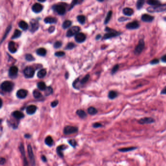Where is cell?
Segmentation results:
<instances>
[{
    "label": "cell",
    "instance_id": "obj_1",
    "mask_svg": "<svg viewBox=\"0 0 166 166\" xmlns=\"http://www.w3.org/2000/svg\"><path fill=\"white\" fill-rule=\"evenodd\" d=\"M105 30L107 32L106 34H105L104 35L103 39L104 40H107L111 38H113L116 37L117 36H119L122 33L121 32H118L116 30H115L113 29L110 28L108 27H106L105 29Z\"/></svg>",
    "mask_w": 166,
    "mask_h": 166
},
{
    "label": "cell",
    "instance_id": "obj_2",
    "mask_svg": "<svg viewBox=\"0 0 166 166\" xmlns=\"http://www.w3.org/2000/svg\"><path fill=\"white\" fill-rule=\"evenodd\" d=\"M147 10L150 13L162 12L165 11H166V4H160L156 6L148 7Z\"/></svg>",
    "mask_w": 166,
    "mask_h": 166
},
{
    "label": "cell",
    "instance_id": "obj_3",
    "mask_svg": "<svg viewBox=\"0 0 166 166\" xmlns=\"http://www.w3.org/2000/svg\"><path fill=\"white\" fill-rule=\"evenodd\" d=\"M14 87V84L13 83L9 81H4L1 85V89L3 91L6 92H11Z\"/></svg>",
    "mask_w": 166,
    "mask_h": 166
},
{
    "label": "cell",
    "instance_id": "obj_4",
    "mask_svg": "<svg viewBox=\"0 0 166 166\" xmlns=\"http://www.w3.org/2000/svg\"><path fill=\"white\" fill-rule=\"evenodd\" d=\"M145 47V42L143 39H140L134 50V53L136 55H139L143 51Z\"/></svg>",
    "mask_w": 166,
    "mask_h": 166
},
{
    "label": "cell",
    "instance_id": "obj_5",
    "mask_svg": "<svg viewBox=\"0 0 166 166\" xmlns=\"http://www.w3.org/2000/svg\"><path fill=\"white\" fill-rule=\"evenodd\" d=\"M24 74L26 78L30 79L33 78L35 74L34 69L30 66L26 67L24 70Z\"/></svg>",
    "mask_w": 166,
    "mask_h": 166
},
{
    "label": "cell",
    "instance_id": "obj_6",
    "mask_svg": "<svg viewBox=\"0 0 166 166\" xmlns=\"http://www.w3.org/2000/svg\"><path fill=\"white\" fill-rule=\"evenodd\" d=\"M79 30L80 28L79 26H73L67 31L66 33V36L67 37H71L74 36V35L75 36L76 35L79 33Z\"/></svg>",
    "mask_w": 166,
    "mask_h": 166
},
{
    "label": "cell",
    "instance_id": "obj_7",
    "mask_svg": "<svg viewBox=\"0 0 166 166\" xmlns=\"http://www.w3.org/2000/svg\"><path fill=\"white\" fill-rule=\"evenodd\" d=\"M78 131V128L76 127L67 126L63 129V133L65 135H69L77 133Z\"/></svg>",
    "mask_w": 166,
    "mask_h": 166
},
{
    "label": "cell",
    "instance_id": "obj_8",
    "mask_svg": "<svg viewBox=\"0 0 166 166\" xmlns=\"http://www.w3.org/2000/svg\"><path fill=\"white\" fill-rule=\"evenodd\" d=\"M27 151H28V156L29 158V160L30 163L32 166H35V161L34 155L33 151L32 148L30 145H28L27 146Z\"/></svg>",
    "mask_w": 166,
    "mask_h": 166
},
{
    "label": "cell",
    "instance_id": "obj_9",
    "mask_svg": "<svg viewBox=\"0 0 166 166\" xmlns=\"http://www.w3.org/2000/svg\"><path fill=\"white\" fill-rule=\"evenodd\" d=\"M52 8L59 15H63L66 12L65 8L62 5H55L53 6Z\"/></svg>",
    "mask_w": 166,
    "mask_h": 166
},
{
    "label": "cell",
    "instance_id": "obj_10",
    "mask_svg": "<svg viewBox=\"0 0 166 166\" xmlns=\"http://www.w3.org/2000/svg\"><path fill=\"white\" fill-rule=\"evenodd\" d=\"M140 24L137 20H134L132 22L128 23L126 25V28L129 30H134L139 28Z\"/></svg>",
    "mask_w": 166,
    "mask_h": 166
},
{
    "label": "cell",
    "instance_id": "obj_11",
    "mask_svg": "<svg viewBox=\"0 0 166 166\" xmlns=\"http://www.w3.org/2000/svg\"><path fill=\"white\" fill-rule=\"evenodd\" d=\"M155 122V120L152 118V117H143V118L139 120L138 121V123H139L140 124H151Z\"/></svg>",
    "mask_w": 166,
    "mask_h": 166
},
{
    "label": "cell",
    "instance_id": "obj_12",
    "mask_svg": "<svg viewBox=\"0 0 166 166\" xmlns=\"http://www.w3.org/2000/svg\"><path fill=\"white\" fill-rule=\"evenodd\" d=\"M30 31L32 32H34L36 31L38 29L39 25L38 22L36 20H32L30 22Z\"/></svg>",
    "mask_w": 166,
    "mask_h": 166
},
{
    "label": "cell",
    "instance_id": "obj_13",
    "mask_svg": "<svg viewBox=\"0 0 166 166\" xmlns=\"http://www.w3.org/2000/svg\"><path fill=\"white\" fill-rule=\"evenodd\" d=\"M18 72V67L15 66H12L10 68L8 71L9 76L11 78H15L16 76L17 75Z\"/></svg>",
    "mask_w": 166,
    "mask_h": 166
},
{
    "label": "cell",
    "instance_id": "obj_14",
    "mask_svg": "<svg viewBox=\"0 0 166 166\" xmlns=\"http://www.w3.org/2000/svg\"><path fill=\"white\" fill-rule=\"evenodd\" d=\"M154 17L153 16L148 14H144L141 16V20L144 22L146 23H151L154 20Z\"/></svg>",
    "mask_w": 166,
    "mask_h": 166
},
{
    "label": "cell",
    "instance_id": "obj_15",
    "mask_svg": "<svg viewBox=\"0 0 166 166\" xmlns=\"http://www.w3.org/2000/svg\"><path fill=\"white\" fill-rule=\"evenodd\" d=\"M75 40L78 43H82L85 40L86 36L82 33H79L75 36Z\"/></svg>",
    "mask_w": 166,
    "mask_h": 166
},
{
    "label": "cell",
    "instance_id": "obj_16",
    "mask_svg": "<svg viewBox=\"0 0 166 166\" xmlns=\"http://www.w3.org/2000/svg\"><path fill=\"white\" fill-rule=\"evenodd\" d=\"M19 149L20 151V153H21L23 158V160H24V166H29L28 165V162L27 161L26 158L25 157V151H24V147L23 145L21 143L19 147Z\"/></svg>",
    "mask_w": 166,
    "mask_h": 166
},
{
    "label": "cell",
    "instance_id": "obj_17",
    "mask_svg": "<svg viewBox=\"0 0 166 166\" xmlns=\"http://www.w3.org/2000/svg\"><path fill=\"white\" fill-rule=\"evenodd\" d=\"M43 9V6L40 3H36L33 5L32 10L35 13H40Z\"/></svg>",
    "mask_w": 166,
    "mask_h": 166
},
{
    "label": "cell",
    "instance_id": "obj_18",
    "mask_svg": "<svg viewBox=\"0 0 166 166\" xmlns=\"http://www.w3.org/2000/svg\"><path fill=\"white\" fill-rule=\"evenodd\" d=\"M27 95V92L25 89H20L17 91L16 95L19 99H24Z\"/></svg>",
    "mask_w": 166,
    "mask_h": 166
},
{
    "label": "cell",
    "instance_id": "obj_19",
    "mask_svg": "<svg viewBox=\"0 0 166 166\" xmlns=\"http://www.w3.org/2000/svg\"><path fill=\"white\" fill-rule=\"evenodd\" d=\"M37 110V107L34 105H29L26 108V113L29 115H32L35 113Z\"/></svg>",
    "mask_w": 166,
    "mask_h": 166
},
{
    "label": "cell",
    "instance_id": "obj_20",
    "mask_svg": "<svg viewBox=\"0 0 166 166\" xmlns=\"http://www.w3.org/2000/svg\"><path fill=\"white\" fill-rule=\"evenodd\" d=\"M122 11L124 15L127 16H132L134 13V10L130 8H123Z\"/></svg>",
    "mask_w": 166,
    "mask_h": 166
},
{
    "label": "cell",
    "instance_id": "obj_21",
    "mask_svg": "<svg viewBox=\"0 0 166 166\" xmlns=\"http://www.w3.org/2000/svg\"><path fill=\"white\" fill-rule=\"evenodd\" d=\"M12 115L14 117H15V119H22L24 118V114L21 112L19 111H16L13 112Z\"/></svg>",
    "mask_w": 166,
    "mask_h": 166
},
{
    "label": "cell",
    "instance_id": "obj_22",
    "mask_svg": "<svg viewBox=\"0 0 166 166\" xmlns=\"http://www.w3.org/2000/svg\"><path fill=\"white\" fill-rule=\"evenodd\" d=\"M8 49L11 53H15L17 52V48L15 46V43L13 41H10L8 45Z\"/></svg>",
    "mask_w": 166,
    "mask_h": 166
},
{
    "label": "cell",
    "instance_id": "obj_23",
    "mask_svg": "<svg viewBox=\"0 0 166 166\" xmlns=\"http://www.w3.org/2000/svg\"><path fill=\"white\" fill-rule=\"evenodd\" d=\"M44 21L46 24H54L57 23V19L55 18L48 17L45 18Z\"/></svg>",
    "mask_w": 166,
    "mask_h": 166
},
{
    "label": "cell",
    "instance_id": "obj_24",
    "mask_svg": "<svg viewBox=\"0 0 166 166\" xmlns=\"http://www.w3.org/2000/svg\"><path fill=\"white\" fill-rule=\"evenodd\" d=\"M19 26L24 31H26L28 28V25L24 20H21L19 23Z\"/></svg>",
    "mask_w": 166,
    "mask_h": 166
},
{
    "label": "cell",
    "instance_id": "obj_25",
    "mask_svg": "<svg viewBox=\"0 0 166 166\" xmlns=\"http://www.w3.org/2000/svg\"><path fill=\"white\" fill-rule=\"evenodd\" d=\"M137 148L135 147H127V148H122L119 149L118 150L120 152L122 153H125V152H129L130 151H133L136 150Z\"/></svg>",
    "mask_w": 166,
    "mask_h": 166
},
{
    "label": "cell",
    "instance_id": "obj_26",
    "mask_svg": "<svg viewBox=\"0 0 166 166\" xmlns=\"http://www.w3.org/2000/svg\"><path fill=\"white\" fill-rule=\"evenodd\" d=\"M118 96V93L115 91H110L108 93V98L110 99H114Z\"/></svg>",
    "mask_w": 166,
    "mask_h": 166
},
{
    "label": "cell",
    "instance_id": "obj_27",
    "mask_svg": "<svg viewBox=\"0 0 166 166\" xmlns=\"http://www.w3.org/2000/svg\"><path fill=\"white\" fill-rule=\"evenodd\" d=\"M36 53L39 56H44L46 54V50L43 48H40L37 50Z\"/></svg>",
    "mask_w": 166,
    "mask_h": 166
},
{
    "label": "cell",
    "instance_id": "obj_28",
    "mask_svg": "<svg viewBox=\"0 0 166 166\" xmlns=\"http://www.w3.org/2000/svg\"><path fill=\"white\" fill-rule=\"evenodd\" d=\"M46 74V71L44 69H42L40 70L37 74V77L40 79L44 78Z\"/></svg>",
    "mask_w": 166,
    "mask_h": 166
},
{
    "label": "cell",
    "instance_id": "obj_29",
    "mask_svg": "<svg viewBox=\"0 0 166 166\" xmlns=\"http://www.w3.org/2000/svg\"><path fill=\"white\" fill-rule=\"evenodd\" d=\"M65 149V146H59V147H58V148H57V152L58 154V155L60 156V157H63V151Z\"/></svg>",
    "mask_w": 166,
    "mask_h": 166
},
{
    "label": "cell",
    "instance_id": "obj_30",
    "mask_svg": "<svg viewBox=\"0 0 166 166\" xmlns=\"http://www.w3.org/2000/svg\"><path fill=\"white\" fill-rule=\"evenodd\" d=\"M45 143L48 146H52L53 144V140L52 137L50 136L46 137L45 139Z\"/></svg>",
    "mask_w": 166,
    "mask_h": 166
},
{
    "label": "cell",
    "instance_id": "obj_31",
    "mask_svg": "<svg viewBox=\"0 0 166 166\" xmlns=\"http://www.w3.org/2000/svg\"><path fill=\"white\" fill-rule=\"evenodd\" d=\"M147 3L149 4L151 6H156V5H159L161 4V2L159 1H156V0H149V1H147Z\"/></svg>",
    "mask_w": 166,
    "mask_h": 166
},
{
    "label": "cell",
    "instance_id": "obj_32",
    "mask_svg": "<svg viewBox=\"0 0 166 166\" xmlns=\"http://www.w3.org/2000/svg\"><path fill=\"white\" fill-rule=\"evenodd\" d=\"M37 87L39 90L41 91H45V90L46 89V86L45 84V83L43 81L39 82L37 84Z\"/></svg>",
    "mask_w": 166,
    "mask_h": 166
},
{
    "label": "cell",
    "instance_id": "obj_33",
    "mask_svg": "<svg viewBox=\"0 0 166 166\" xmlns=\"http://www.w3.org/2000/svg\"><path fill=\"white\" fill-rule=\"evenodd\" d=\"M22 34V32L19 30L16 29L15 30L14 33L12 37H11V39H16L20 37Z\"/></svg>",
    "mask_w": 166,
    "mask_h": 166
},
{
    "label": "cell",
    "instance_id": "obj_34",
    "mask_svg": "<svg viewBox=\"0 0 166 166\" xmlns=\"http://www.w3.org/2000/svg\"><path fill=\"white\" fill-rule=\"evenodd\" d=\"M76 113H77V115H79L81 119H85L86 117V114L84 111L82 110H78Z\"/></svg>",
    "mask_w": 166,
    "mask_h": 166
},
{
    "label": "cell",
    "instance_id": "obj_35",
    "mask_svg": "<svg viewBox=\"0 0 166 166\" xmlns=\"http://www.w3.org/2000/svg\"><path fill=\"white\" fill-rule=\"evenodd\" d=\"M88 113L91 115H95L98 113V111L95 108L93 107H90L88 109Z\"/></svg>",
    "mask_w": 166,
    "mask_h": 166
},
{
    "label": "cell",
    "instance_id": "obj_36",
    "mask_svg": "<svg viewBox=\"0 0 166 166\" xmlns=\"http://www.w3.org/2000/svg\"><path fill=\"white\" fill-rule=\"evenodd\" d=\"M72 24V22L71 21L69 20H66L63 22V28L64 29H67L68 28H69V27H70Z\"/></svg>",
    "mask_w": 166,
    "mask_h": 166
},
{
    "label": "cell",
    "instance_id": "obj_37",
    "mask_svg": "<svg viewBox=\"0 0 166 166\" xmlns=\"http://www.w3.org/2000/svg\"><path fill=\"white\" fill-rule=\"evenodd\" d=\"M145 2V1H144V0H138V1H137L136 4L137 9L138 10L140 9L144 5Z\"/></svg>",
    "mask_w": 166,
    "mask_h": 166
},
{
    "label": "cell",
    "instance_id": "obj_38",
    "mask_svg": "<svg viewBox=\"0 0 166 166\" xmlns=\"http://www.w3.org/2000/svg\"><path fill=\"white\" fill-rule=\"evenodd\" d=\"M112 14H113V12L112 11H109L108 12L107 15L106 16V17L105 19V20H104V24H106L109 23V22L111 20V17H112Z\"/></svg>",
    "mask_w": 166,
    "mask_h": 166
},
{
    "label": "cell",
    "instance_id": "obj_39",
    "mask_svg": "<svg viewBox=\"0 0 166 166\" xmlns=\"http://www.w3.org/2000/svg\"><path fill=\"white\" fill-rule=\"evenodd\" d=\"M33 95L35 99H39L41 96L40 92L39 90H34L33 92Z\"/></svg>",
    "mask_w": 166,
    "mask_h": 166
},
{
    "label": "cell",
    "instance_id": "obj_40",
    "mask_svg": "<svg viewBox=\"0 0 166 166\" xmlns=\"http://www.w3.org/2000/svg\"><path fill=\"white\" fill-rule=\"evenodd\" d=\"M77 20L80 24H84L85 22V17L83 15H79L77 17Z\"/></svg>",
    "mask_w": 166,
    "mask_h": 166
},
{
    "label": "cell",
    "instance_id": "obj_41",
    "mask_svg": "<svg viewBox=\"0 0 166 166\" xmlns=\"http://www.w3.org/2000/svg\"><path fill=\"white\" fill-rule=\"evenodd\" d=\"M53 93V89L51 87H47L44 91V94L46 96L50 95Z\"/></svg>",
    "mask_w": 166,
    "mask_h": 166
},
{
    "label": "cell",
    "instance_id": "obj_42",
    "mask_svg": "<svg viewBox=\"0 0 166 166\" xmlns=\"http://www.w3.org/2000/svg\"><path fill=\"white\" fill-rule=\"evenodd\" d=\"M119 64H116L115 65L113 68H112V70H111V74L112 75H114L117 71H118L119 69Z\"/></svg>",
    "mask_w": 166,
    "mask_h": 166
},
{
    "label": "cell",
    "instance_id": "obj_43",
    "mask_svg": "<svg viewBox=\"0 0 166 166\" xmlns=\"http://www.w3.org/2000/svg\"><path fill=\"white\" fill-rule=\"evenodd\" d=\"M25 59L27 61H32L35 60V58L31 54H27L25 56Z\"/></svg>",
    "mask_w": 166,
    "mask_h": 166
},
{
    "label": "cell",
    "instance_id": "obj_44",
    "mask_svg": "<svg viewBox=\"0 0 166 166\" xmlns=\"http://www.w3.org/2000/svg\"><path fill=\"white\" fill-rule=\"evenodd\" d=\"M89 77H90V75H85V77L83 78L82 79V80L80 81V83L82 84H85V83L89 79Z\"/></svg>",
    "mask_w": 166,
    "mask_h": 166
},
{
    "label": "cell",
    "instance_id": "obj_45",
    "mask_svg": "<svg viewBox=\"0 0 166 166\" xmlns=\"http://www.w3.org/2000/svg\"><path fill=\"white\" fill-rule=\"evenodd\" d=\"M75 44L72 43H69L66 46V49L67 50H71L75 47Z\"/></svg>",
    "mask_w": 166,
    "mask_h": 166
},
{
    "label": "cell",
    "instance_id": "obj_46",
    "mask_svg": "<svg viewBox=\"0 0 166 166\" xmlns=\"http://www.w3.org/2000/svg\"><path fill=\"white\" fill-rule=\"evenodd\" d=\"M150 63L151 65H155L159 63V60L157 59H154L153 60H151Z\"/></svg>",
    "mask_w": 166,
    "mask_h": 166
},
{
    "label": "cell",
    "instance_id": "obj_47",
    "mask_svg": "<svg viewBox=\"0 0 166 166\" xmlns=\"http://www.w3.org/2000/svg\"><path fill=\"white\" fill-rule=\"evenodd\" d=\"M65 55V53L63 51H59V52H57L56 53H55V55L57 57H63V56H64Z\"/></svg>",
    "mask_w": 166,
    "mask_h": 166
},
{
    "label": "cell",
    "instance_id": "obj_48",
    "mask_svg": "<svg viewBox=\"0 0 166 166\" xmlns=\"http://www.w3.org/2000/svg\"><path fill=\"white\" fill-rule=\"evenodd\" d=\"M61 45H62V43L61 41H57L54 43V47L55 48H60L61 46Z\"/></svg>",
    "mask_w": 166,
    "mask_h": 166
},
{
    "label": "cell",
    "instance_id": "obj_49",
    "mask_svg": "<svg viewBox=\"0 0 166 166\" xmlns=\"http://www.w3.org/2000/svg\"><path fill=\"white\" fill-rule=\"evenodd\" d=\"M69 143L70 144V145H71V146L73 147H75L76 145H77V142H76V141L75 140V139H71V140H70L69 141Z\"/></svg>",
    "mask_w": 166,
    "mask_h": 166
},
{
    "label": "cell",
    "instance_id": "obj_50",
    "mask_svg": "<svg viewBox=\"0 0 166 166\" xmlns=\"http://www.w3.org/2000/svg\"><path fill=\"white\" fill-rule=\"evenodd\" d=\"M11 26H9V27H8V28H7V30H6V31H5V33L4 34V37L3 38V39H2V41H3V40H4V39L5 38V37H6V36H7L6 35L7 34H8V33H9V31L10 30V29H11Z\"/></svg>",
    "mask_w": 166,
    "mask_h": 166
},
{
    "label": "cell",
    "instance_id": "obj_51",
    "mask_svg": "<svg viewBox=\"0 0 166 166\" xmlns=\"http://www.w3.org/2000/svg\"><path fill=\"white\" fill-rule=\"evenodd\" d=\"M59 104V101L56 100H55V101H53V102H51V107H56L58 104Z\"/></svg>",
    "mask_w": 166,
    "mask_h": 166
},
{
    "label": "cell",
    "instance_id": "obj_52",
    "mask_svg": "<svg viewBox=\"0 0 166 166\" xmlns=\"http://www.w3.org/2000/svg\"><path fill=\"white\" fill-rule=\"evenodd\" d=\"M130 19L128 18H126L124 17H121L119 19V21L120 22H125L127 20H130Z\"/></svg>",
    "mask_w": 166,
    "mask_h": 166
},
{
    "label": "cell",
    "instance_id": "obj_53",
    "mask_svg": "<svg viewBox=\"0 0 166 166\" xmlns=\"http://www.w3.org/2000/svg\"><path fill=\"white\" fill-rule=\"evenodd\" d=\"M93 127L96 128H99V127H102V125L99 123H95L93 124Z\"/></svg>",
    "mask_w": 166,
    "mask_h": 166
},
{
    "label": "cell",
    "instance_id": "obj_54",
    "mask_svg": "<svg viewBox=\"0 0 166 166\" xmlns=\"http://www.w3.org/2000/svg\"><path fill=\"white\" fill-rule=\"evenodd\" d=\"M55 30V27L53 26H50L49 29H48V31H49V33H53Z\"/></svg>",
    "mask_w": 166,
    "mask_h": 166
},
{
    "label": "cell",
    "instance_id": "obj_55",
    "mask_svg": "<svg viewBox=\"0 0 166 166\" xmlns=\"http://www.w3.org/2000/svg\"><path fill=\"white\" fill-rule=\"evenodd\" d=\"M161 60L163 62V63H166V54L163 55V56L161 57Z\"/></svg>",
    "mask_w": 166,
    "mask_h": 166
},
{
    "label": "cell",
    "instance_id": "obj_56",
    "mask_svg": "<svg viewBox=\"0 0 166 166\" xmlns=\"http://www.w3.org/2000/svg\"><path fill=\"white\" fill-rule=\"evenodd\" d=\"M78 2L77 1H73V2L72 3V4H71V6H70V9H69V10H71L76 4H78Z\"/></svg>",
    "mask_w": 166,
    "mask_h": 166
},
{
    "label": "cell",
    "instance_id": "obj_57",
    "mask_svg": "<svg viewBox=\"0 0 166 166\" xmlns=\"http://www.w3.org/2000/svg\"><path fill=\"white\" fill-rule=\"evenodd\" d=\"M160 94L161 95H166V86L160 92Z\"/></svg>",
    "mask_w": 166,
    "mask_h": 166
},
{
    "label": "cell",
    "instance_id": "obj_58",
    "mask_svg": "<svg viewBox=\"0 0 166 166\" xmlns=\"http://www.w3.org/2000/svg\"><path fill=\"white\" fill-rule=\"evenodd\" d=\"M5 163V158H3V157H2L1 158V161H0V164H1V165H4V163Z\"/></svg>",
    "mask_w": 166,
    "mask_h": 166
},
{
    "label": "cell",
    "instance_id": "obj_59",
    "mask_svg": "<svg viewBox=\"0 0 166 166\" xmlns=\"http://www.w3.org/2000/svg\"><path fill=\"white\" fill-rule=\"evenodd\" d=\"M41 159H42V160H43V162H46V160H47V159H46V158L45 156H44V155H43V156H41Z\"/></svg>",
    "mask_w": 166,
    "mask_h": 166
},
{
    "label": "cell",
    "instance_id": "obj_60",
    "mask_svg": "<svg viewBox=\"0 0 166 166\" xmlns=\"http://www.w3.org/2000/svg\"><path fill=\"white\" fill-rule=\"evenodd\" d=\"M101 37V36L100 35H97L96 37V40H99Z\"/></svg>",
    "mask_w": 166,
    "mask_h": 166
},
{
    "label": "cell",
    "instance_id": "obj_61",
    "mask_svg": "<svg viewBox=\"0 0 166 166\" xmlns=\"http://www.w3.org/2000/svg\"><path fill=\"white\" fill-rule=\"evenodd\" d=\"M30 137V135H29V134H26L25 135V137H26V138H29Z\"/></svg>",
    "mask_w": 166,
    "mask_h": 166
},
{
    "label": "cell",
    "instance_id": "obj_62",
    "mask_svg": "<svg viewBox=\"0 0 166 166\" xmlns=\"http://www.w3.org/2000/svg\"><path fill=\"white\" fill-rule=\"evenodd\" d=\"M65 78H66V79H68V73H67V74L66 73L65 74Z\"/></svg>",
    "mask_w": 166,
    "mask_h": 166
},
{
    "label": "cell",
    "instance_id": "obj_63",
    "mask_svg": "<svg viewBox=\"0 0 166 166\" xmlns=\"http://www.w3.org/2000/svg\"><path fill=\"white\" fill-rule=\"evenodd\" d=\"M163 20H165V21H166V17H164L163 18Z\"/></svg>",
    "mask_w": 166,
    "mask_h": 166
},
{
    "label": "cell",
    "instance_id": "obj_64",
    "mask_svg": "<svg viewBox=\"0 0 166 166\" xmlns=\"http://www.w3.org/2000/svg\"><path fill=\"white\" fill-rule=\"evenodd\" d=\"M1 107H2V103H3V102H2V99H1Z\"/></svg>",
    "mask_w": 166,
    "mask_h": 166
}]
</instances>
